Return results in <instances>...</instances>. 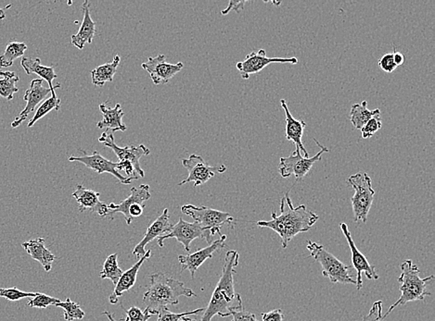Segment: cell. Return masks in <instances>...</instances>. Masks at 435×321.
<instances>
[{"label": "cell", "instance_id": "obj_4", "mask_svg": "<svg viewBox=\"0 0 435 321\" xmlns=\"http://www.w3.org/2000/svg\"><path fill=\"white\" fill-rule=\"evenodd\" d=\"M400 266L401 275L398 278V281L401 283L400 287L401 296L383 315V320L387 317L395 308L400 307V305H407L409 302L424 301L426 296L431 295L427 290V286L434 280V275L424 278H421L419 276L421 271H419L418 266L413 264L410 259L404 260Z\"/></svg>", "mask_w": 435, "mask_h": 321}, {"label": "cell", "instance_id": "obj_44", "mask_svg": "<svg viewBox=\"0 0 435 321\" xmlns=\"http://www.w3.org/2000/svg\"><path fill=\"white\" fill-rule=\"evenodd\" d=\"M246 1H229L228 8L226 10L221 11L222 15L228 14L231 11H235L236 12H240L243 10L244 5H246Z\"/></svg>", "mask_w": 435, "mask_h": 321}, {"label": "cell", "instance_id": "obj_28", "mask_svg": "<svg viewBox=\"0 0 435 321\" xmlns=\"http://www.w3.org/2000/svg\"><path fill=\"white\" fill-rule=\"evenodd\" d=\"M379 116H380V108L374 111L368 110L367 101L353 104L350 111V120H351L352 125L358 130H361L362 127L373 117Z\"/></svg>", "mask_w": 435, "mask_h": 321}, {"label": "cell", "instance_id": "obj_14", "mask_svg": "<svg viewBox=\"0 0 435 321\" xmlns=\"http://www.w3.org/2000/svg\"><path fill=\"white\" fill-rule=\"evenodd\" d=\"M165 60V55L150 57L147 62L141 64L142 69L148 72L153 84L156 86L167 84L183 69L184 64L182 62L171 64V63L166 62Z\"/></svg>", "mask_w": 435, "mask_h": 321}, {"label": "cell", "instance_id": "obj_47", "mask_svg": "<svg viewBox=\"0 0 435 321\" xmlns=\"http://www.w3.org/2000/svg\"><path fill=\"white\" fill-rule=\"evenodd\" d=\"M102 315H105L108 317V320L110 321H125V319L121 320H116V317H114V315L110 313L109 311L102 312Z\"/></svg>", "mask_w": 435, "mask_h": 321}, {"label": "cell", "instance_id": "obj_40", "mask_svg": "<svg viewBox=\"0 0 435 321\" xmlns=\"http://www.w3.org/2000/svg\"><path fill=\"white\" fill-rule=\"evenodd\" d=\"M380 68L383 72H387V74H392L397 66L395 65L394 60V52L385 54L379 60Z\"/></svg>", "mask_w": 435, "mask_h": 321}, {"label": "cell", "instance_id": "obj_2", "mask_svg": "<svg viewBox=\"0 0 435 321\" xmlns=\"http://www.w3.org/2000/svg\"><path fill=\"white\" fill-rule=\"evenodd\" d=\"M240 255L237 251H228L226 254L221 277L214 289L209 305L205 308L201 321H211L214 316L228 317L233 310L243 308L240 293L235 292L234 274L238 265Z\"/></svg>", "mask_w": 435, "mask_h": 321}, {"label": "cell", "instance_id": "obj_39", "mask_svg": "<svg viewBox=\"0 0 435 321\" xmlns=\"http://www.w3.org/2000/svg\"><path fill=\"white\" fill-rule=\"evenodd\" d=\"M382 301L374 303L373 308L367 316L364 317L360 321H385L382 315Z\"/></svg>", "mask_w": 435, "mask_h": 321}, {"label": "cell", "instance_id": "obj_11", "mask_svg": "<svg viewBox=\"0 0 435 321\" xmlns=\"http://www.w3.org/2000/svg\"><path fill=\"white\" fill-rule=\"evenodd\" d=\"M340 228L343 232L344 237L346 238L347 243L349 244L350 251H351L352 256V266L356 269L358 274H356V286L358 291L363 287V281H362V274H365V277L368 280H379L380 277L378 275L375 266L370 264L368 262L367 257L364 256V254L356 247L355 241L352 237V233L350 232L349 227L346 223H341Z\"/></svg>", "mask_w": 435, "mask_h": 321}, {"label": "cell", "instance_id": "obj_3", "mask_svg": "<svg viewBox=\"0 0 435 321\" xmlns=\"http://www.w3.org/2000/svg\"><path fill=\"white\" fill-rule=\"evenodd\" d=\"M150 286L143 295V304L153 315H158L160 310L168 305H177L180 296H197L192 289L187 288L183 283L162 272L150 275Z\"/></svg>", "mask_w": 435, "mask_h": 321}, {"label": "cell", "instance_id": "obj_24", "mask_svg": "<svg viewBox=\"0 0 435 321\" xmlns=\"http://www.w3.org/2000/svg\"><path fill=\"white\" fill-rule=\"evenodd\" d=\"M22 247L33 259L40 263L45 271H51L54 260L57 259V257L45 247L44 238L33 239V240L23 243Z\"/></svg>", "mask_w": 435, "mask_h": 321}, {"label": "cell", "instance_id": "obj_45", "mask_svg": "<svg viewBox=\"0 0 435 321\" xmlns=\"http://www.w3.org/2000/svg\"><path fill=\"white\" fill-rule=\"evenodd\" d=\"M144 208L145 205L133 204L128 210L130 218L134 219V218L141 217L142 213H143Z\"/></svg>", "mask_w": 435, "mask_h": 321}, {"label": "cell", "instance_id": "obj_13", "mask_svg": "<svg viewBox=\"0 0 435 321\" xmlns=\"http://www.w3.org/2000/svg\"><path fill=\"white\" fill-rule=\"evenodd\" d=\"M205 237H207V233L200 224L196 222L189 223L180 217L176 225L172 227L170 232L157 238V243L160 247H163L166 239L175 238L183 244L186 252L189 254L192 242L195 239H205Z\"/></svg>", "mask_w": 435, "mask_h": 321}, {"label": "cell", "instance_id": "obj_29", "mask_svg": "<svg viewBox=\"0 0 435 321\" xmlns=\"http://www.w3.org/2000/svg\"><path fill=\"white\" fill-rule=\"evenodd\" d=\"M27 50V45L23 42L11 41L7 45L4 53L0 56V67L6 68L13 64L14 60L22 57Z\"/></svg>", "mask_w": 435, "mask_h": 321}, {"label": "cell", "instance_id": "obj_27", "mask_svg": "<svg viewBox=\"0 0 435 321\" xmlns=\"http://www.w3.org/2000/svg\"><path fill=\"white\" fill-rule=\"evenodd\" d=\"M120 62V56L116 55L114 57L113 62L98 66L94 69H92V72H90L92 74V84L96 86L102 87L107 81H113Z\"/></svg>", "mask_w": 435, "mask_h": 321}, {"label": "cell", "instance_id": "obj_18", "mask_svg": "<svg viewBox=\"0 0 435 321\" xmlns=\"http://www.w3.org/2000/svg\"><path fill=\"white\" fill-rule=\"evenodd\" d=\"M150 198H152V195H150V186L148 184H142V186L138 187H133L130 190V196L128 198L123 200L120 204L111 203L108 205V216H110L111 220H113L114 214L122 213L123 217H125L126 224L130 225L133 219L129 216V208L133 204L143 205V203L148 201Z\"/></svg>", "mask_w": 435, "mask_h": 321}, {"label": "cell", "instance_id": "obj_36", "mask_svg": "<svg viewBox=\"0 0 435 321\" xmlns=\"http://www.w3.org/2000/svg\"><path fill=\"white\" fill-rule=\"evenodd\" d=\"M60 302V300L58 298H51V296L45 295V293H38L35 298L30 300L28 307L45 310L48 305H54Z\"/></svg>", "mask_w": 435, "mask_h": 321}, {"label": "cell", "instance_id": "obj_9", "mask_svg": "<svg viewBox=\"0 0 435 321\" xmlns=\"http://www.w3.org/2000/svg\"><path fill=\"white\" fill-rule=\"evenodd\" d=\"M99 143L104 144L105 147L111 148L116 153V155L119 159V162H129L131 163L137 171L138 176L141 178L145 177V172L141 169L140 159L143 156H148L150 154V150L144 145H140L138 147L136 145H130V147H120L114 142V133L109 130L102 133L99 139Z\"/></svg>", "mask_w": 435, "mask_h": 321}, {"label": "cell", "instance_id": "obj_26", "mask_svg": "<svg viewBox=\"0 0 435 321\" xmlns=\"http://www.w3.org/2000/svg\"><path fill=\"white\" fill-rule=\"evenodd\" d=\"M104 119L97 123L99 129H106L111 133L118 131L125 132L128 127L123 123V108L120 104H116L114 108H108L106 103H102L99 106Z\"/></svg>", "mask_w": 435, "mask_h": 321}, {"label": "cell", "instance_id": "obj_30", "mask_svg": "<svg viewBox=\"0 0 435 321\" xmlns=\"http://www.w3.org/2000/svg\"><path fill=\"white\" fill-rule=\"evenodd\" d=\"M123 271L120 269L119 265H118V254H113V255H110L107 257L106 260H105L104 264V269L99 274V277L104 280V278H109L113 281L114 286H116L118 281Z\"/></svg>", "mask_w": 435, "mask_h": 321}, {"label": "cell", "instance_id": "obj_46", "mask_svg": "<svg viewBox=\"0 0 435 321\" xmlns=\"http://www.w3.org/2000/svg\"><path fill=\"white\" fill-rule=\"evenodd\" d=\"M392 48H394V60L395 65L397 67L403 65L404 62V57L403 54L398 52L397 47H395V45H392Z\"/></svg>", "mask_w": 435, "mask_h": 321}, {"label": "cell", "instance_id": "obj_1", "mask_svg": "<svg viewBox=\"0 0 435 321\" xmlns=\"http://www.w3.org/2000/svg\"><path fill=\"white\" fill-rule=\"evenodd\" d=\"M280 215L274 211L270 220H259L256 225L276 232L282 239V248L285 249L296 235L309 231L319 217L315 212L307 210L304 205L294 208L289 193H286L280 200Z\"/></svg>", "mask_w": 435, "mask_h": 321}, {"label": "cell", "instance_id": "obj_16", "mask_svg": "<svg viewBox=\"0 0 435 321\" xmlns=\"http://www.w3.org/2000/svg\"><path fill=\"white\" fill-rule=\"evenodd\" d=\"M226 235H222L221 237L214 241L212 244L208 245L207 247L199 249L192 254H188L186 256L178 257V261L181 264V274L184 271H189L192 274V278H194L196 271L204 264L207 259H212L214 253L226 247L225 242Z\"/></svg>", "mask_w": 435, "mask_h": 321}, {"label": "cell", "instance_id": "obj_41", "mask_svg": "<svg viewBox=\"0 0 435 321\" xmlns=\"http://www.w3.org/2000/svg\"><path fill=\"white\" fill-rule=\"evenodd\" d=\"M117 171H125L126 174L128 175V178L129 180H138L141 177L138 176L137 171L134 168V166L131 164L129 162H117Z\"/></svg>", "mask_w": 435, "mask_h": 321}, {"label": "cell", "instance_id": "obj_22", "mask_svg": "<svg viewBox=\"0 0 435 321\" xmlns=\"http://www.w3.org/2000/svg\"><path fill=\"white\" fill-rule=\"evenodd\" d=\"M150 256H152V251L148 249L136 264L133 265L128 271L123 272L116 283L114 293H111L110 298H109L111 305L116 304L120 296H122L123 293L128 292L135 286L141 266L143 265L146 260L150 259Z\"/></svg>", "mask_w": 435, "mask_h": 321}, {"label": "cell", "instance_id": "obj_32", "mask_svg": "<svg viewBox=\"0 0 435 321\" xmlns=\"http://www.w3.org/2000/svg\"><path fill=\"white\" fill-rule=\"evenodd\" d=\"M54 305L57 308H62L63 311H65L63 317H65L66 321L84 319V312L81 308L80 305L78 303L72 302L69 298L66 299V301H60L58 304Z\"/></svg>", "mask_w": 435, "mask_h": 321}, {"label": "cell", "instance_id": "obj_17", "mask_svg": "<svg viewBox=\"0 0 435 321\" xmlns=\"http://www.w3.org/2000/svg\"><path fill=\"white\" fill-rule=\"evenodd\" d=\"M42 79H35L31 81L30 87L24 94L23 100L27 102L26 107L21 112L19 116L12 122V128H17L24 120L27 119L28 115L35 111V108L38 104H40L45 98H47L48 94L51 93L50 87H44Z\"/></svg>", "mask_w": 435, "mask_h": 321}, {"label": "cell", "instance_id": "obj_48", "mask_svg": "<svg viewBox=\"0 0 435 321\" xmlns=\"http://www.w3.org/2000/svg\"><path fill=\"white\" fill-rule=\"evenodd\" d=\"M10 72H1V71H0V77H7V75L10 74Z\"/></svg>", "mask_w": 435, "mask_h": 321}, {"label": "cell", "instance_id": "obj_42", "mask_svg": "<svg viewBox=\"0 0 435 321\" xmlns=\"http://www.w3.org/2000/svg\"><path fill=\"white\" fill-rule=\"evenodd\" d=\"M231 316L233 317L231 321H259L255 314L244 310V308L232 311Z\"/></svg>", "mask_w": 435, "mask_h": 321}, {"label": "cell", "instance_id": "obj_12", "mask_svg": "<svg viewBox=\"0 0 435 321\" xmlns=\"http://www.w3.org/2000/svg\"><path fill=\"white\" fill-rule=\"evenodd\" d=\"M272 63L297 64L298 60L297 57H268L265 50H260L258 52L253 51L248 54L243 62L237 63L236 68L241 72V78L247 80L250 75L259 74Z\"/></svg>", "mask_w": 435, "mask_h": 321}, {"label": "cell", "instance_id": "obj_21", "mask_svg": "<svg viewBox=\"0 0 435 321\" xmlns=\"http://www.w3.org/2000/svg\"><path fill=\"white\" fill-rule=\"evenodd\" d=\"M280 104H282L283 111L285 112V136L287 140L292 141V143L295 145V147L299 148L301 153H304V157H309V154H308L303 144V141H302L304 129H306L307 127V123H304L303 120H296L292 117L285 99L280 100Z\"/></svg>", "mask_w": 435, "mask_h": 321}, {"label": "cell", "instance_id": "obj_23", "mask_svg": "<svg viewBox=\"0 0 435 321\" xmlns=\"http://www.w3.org/2000/svg\"><path fill=\"white\" fill-rule=\"evenodd\" d=\"M89 2L86 0L82 5L83 22L79 31L72 35V44L78 50H83L87 44H92L96 33V23L92 20L89 11Z\"/></svg>", "mask_w": 435, "mask_h": 321}, {"label": "cell", "instance_id": "obj_20", "mask_svg": "<svg viewBox=\"0 0 435 321\" xmlns=\"http://www.w3.org/2000/svg\"><path fill=\"white\" fill-rule=\"evenodd\" d=\"M72 196L79 205L78 210L80 212L92 211L99 213V217L101 218L108 216V205L101 202L99 200L101 193L96 191L87 189L81 184H77Z\"/></svg>", "mask_w": 435, "mask_h": 321}, {"label": "cell", "instance_id": "obj_6", "mask_svg": "<svg viewBox=\"0 0 435 321\" xmlns=\"http://www.w3.org/2000/svg\"><path fill=\"white\" fill-rule=\"evenodd\" d=\"M307 248L315 261L321 265L323 276L328 278L332 283L356 284L349 272L351 266L343 264L322 244L316 242L307 241Z\"/></svg>", "mask_w": 435, "mask_h": 321}, {"label": "cell", "instance_id": "obj_7", "mask_svg": "<svg viewBox=\"0 0 435 321\" xmlns=\"http://www.w3.org/2000/svg\"><path fill=\"white\" fill-rule=\"evenodd\" d=\"M347 183L355 190L351 198L353 220L356 223H365L376 193L371 178L367 172H358L351 175Z\"/></svg>", "mask_w": 435, "mask_h": 321}, {"label": "cell", "instance_id": "obj_38", "mask_svg": "<svg viewBox=\"0 0 435 321\" xmlns=\"http://www.w3.org/2000/svg\"><path fill=\"white\" fill-rule=\"evenodd\" d=\"M126 313L125 321H147L150 317L153 316L146 308L143 311L137 307L130 308L128 310H126Z\"/></svg>", "mask_w": 435, "mask_h": 321}, {"label": "cell", "instance_id": "obj_33", "mask_svg": "<svg viewBox=\"0 0 435 321\" xmlns=\"http://www.w3.org/2000/svg\"><path fill=\"white\" fill-rule=\"evenodd\" d=\"M19 80V77L13 72H11L7 77L0 79V96L7 100L13 98L14 94L19 91L17 87Z\"/></svg>", "mask_w": 435, "mask_h": 321}, {"label": "cell", "instance_id": "obj_43", "mask_svg": "<svg viewBox=\"0 0 435 321\" xmlns=\"http://www.w3.org/2000/svg\"><path fill=\"white\" fill-rule=\"evenodd\" d=\"M284 314L282 310H274L262 314L263 321H283Z\"/></svg>", "mask_w": 435, "mask_h": 321}, {"label": "cell", "instance_id": "obj_34", "mask_svg": "<svg viewBox=\"0 0 435 321\" xmlns=\"http://www.w3.org/2000/svg\"><path fill=\"white\" fill-rule=\"evenodd\" d=\"M204 311V308H198V310L186 311L183 313H173L168 310L167 308H162L158 314V320L157 321H180L183 317L192 316V315H199Z\"/></svg>", "mask_w": 435, "mask_h": 321}, {"label": "cell", "instance_id": "obj_15", "mask_svg": "<svg viewBox=\"0 0 435 321\" xmlns=\"http://www.w3.org/2000/svg\"><path fill=\"white\" fill-rule=\"evenodd\" d=\"M84 155L81 157L72 156L69 157V162L82 163L92 171L98 172L99 174L107 172V174L114 175V177L117 178L121 184H132L131 180H129L128 177L123 176L117 171V162H111L106 157L101 156V154H99L98 151H94L92 155H87L86 152H84Z\"/></svg>", "mask_w": 435, "mask_h": 321}, {"label": "cell", "instance_id": "obj_49", "mask_svg": "<svg viewBox=\"0 0 435 321\" xmlns=\"http://www.w3.org/2000/svg\"><path fill=\"white\" fill-rule=\"evenodd\" d=\"M180 321H197V320L190 319V317H183L182 319H181Z\"/></svg>", "mask_w": 435, "mask_h": 321}, {"label": "cell", "instance_id": "obj_8", "mask_svg": "<svg viewBox=\"0 0 435 321\" xmlns=\"http://www.w3.org/2000/svg\"><path fill=\"white\" fill-rule=\"evenodd\" d=\"M316 144L321 148V150L313 157H303L300 150L297 147H295V150L292 153L291 156L280 157L279 165L280 176L282 178L294 176L296 181L303 180L307 176L308 172L311 171L314 164L321 160L323 153L329 152V148L323 147L318 141H316Z\"/></svg>", "mask_w": 435, "mask_h": 321}, {"label": "cell", "instance_id": "obj_37", "mask_svg": "<svg viewBox=\"0 0 435 321\" xmlns=\"http://www.w3.org/2000/svg\"><path fill=\"white\" fill-rule=\"evenodd\" d=\"M382 127V119L379 117H373V119L368 120L367 123L365 124L363 127H362L361 135L362 138L368 139L373 137L375 133L379 131L380 128Z\"/></svg>", "mask_w": 435, "mask_h": 321}, {"label": "cell", "instance_id": "obj_35", "mask_svg": "<svg viewBox=\"0 0 435 321\" xmlns=\"http://www.w3.org/2000/svg\"><path fill=\"white\" fill-rule=\"evenodd\" d=\"M38 293H27L23 292L17 288V287H12V288H0V298H6L9 301L16 302L21 299L35 298Z\"/></svg>", "mask_w": 435, "mask_h": 321}, {"label": "cell", "instance_id": "obj_19", "mask_svg": "<svg viewBox=\"0 0 435 321\" xmlns=\"http://www.w3.org/2000/svg\"><path fill=\"white\" fill-rule=\"evenodd\" d=\"M170 218H169V213L167 208H165L161 216L157 218L154 222L150 224L149 228L147 229L146 233L143 236V239L136 245L134 250H133V255L137 259H141L144 255L145 247L154 239L159 238L160 236L167 235L170 232L173 224L170 223Z\"/></svg>", "mask_w": 435, "mask_h": 321}, {"label": "cell", "instance_id": "obj_5", "mask_svg": "<svg viewBox=\"0 0 435 321\" xmlns=\"http://www.w3.org/2000/svg\"><path fill=\"white\" fill-rule=\"evenodd\" d=\"M181 212L194 220L204 229L207 233V240L208 244L213 243V238L216 235L222 236L221 228L225 224L232 225L234 224V218L228 212H223L214 208L197 207L194 205H184L181 207Z\"/></svg>", "mask_w": 435, "mask_h": 321}, {"label": "cell", "instance_id": "obj_10", "mask_svg": "<svg viewBox=\"0 0 435 321\" xmlns=\"http://www.w3.org/2000/svg\"><path fill=\"white\" fill-rule=\"evenodd\" d=\"M182 165L188 169L189 176L178 184V186H184L188 183H193L195 187L202 186L212 179L216 172L224 174L226 171L225 165L210 166L201 156L195 155V154L190 156L189 159H182Z\"/></svg>", "mask_w": 435, "mask_h": 321}, {"label": "cell", "instance_id": "obj_31", "mask_svg": "<svg viewBox=\"0 0 435 321\" xmlns=\"http://www.w3.org/2000/svg\"><path fill=\"white\" fill-rule=\"evenodd\" d=\"M60 108V99L57 96H51L50 98L45 100V101L42 103L40 107L35 111V116L32 118L27 126H28V128H31V127L35 125L36 122H38L42 118L46 116L51 111L55 110L59 111Z\"/></svg>", "mask_w": 435, "mask_h": 321}, {"label": "cell", "instance_id": "obj_25", "mask_svg": "<svg viewBox=\"0 0 435 321\" xmlns=\"http://www.w3.org/2000/svg\"><path fill=\"white\" fill-rule=\"evenodd\" d=\"M21 65H22L24 71H26V74H35L40 77L42 80L47 81L48 87L51 90V95L57 96L55 89H60V84H57V86H53V84L54 79L58 77L53 66L47 67L42 65L41 60L38 57H36V59L23 57L22 62H21Z\"/></svg>", "mask_w": 435, "mask_h": 321}]
</instances>
